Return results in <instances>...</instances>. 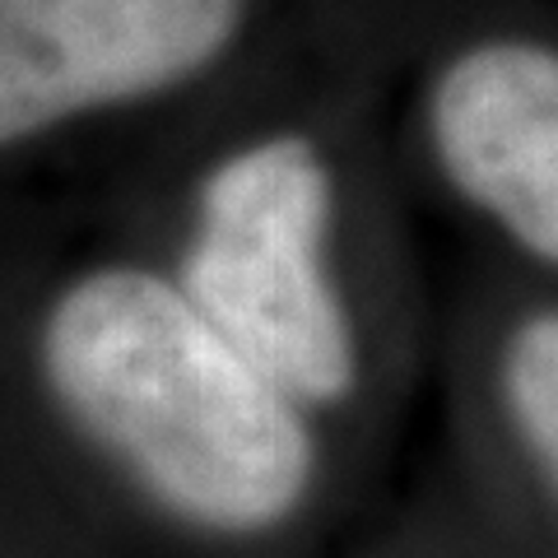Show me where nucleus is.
Listing matches in <instances>:
<instances>
[{
	"mask_svg": "<svg viewBox=\"0 0 558 558\" xmlns=\"http://www.w3.org/2000/svg\"><path fill=\"white\" fill-rule=\"evenodd\" d=\"M38 368L61 418L182 535L270 549L330 484V424L270 381L172 270L108 260L51 299Z\"/></svg>",
	"mask_w": 558,
	"mask_h": 558,
	"instance_id": "f257e3e1",
	"label": "nucleus"
},
{
	"mask_svg": "<svg viewBox=\"0 0 558 558\" xmlns=\"http://www.w3.org/2000/svg\"><path fill=\"white\" fill-rule=\"evenodd\" d=\"M168 270L330 428L373 391V336L349 270L344 163L326 131L270 121L223 145L186 196Z\"/></svg>",
	"mask_w": 558,
	"mask_h": 558,
	"instance_id": "f03ea898",
	"label": "nucleus"
},
{
	"mask_svg": "<svg viewBox=\"0 0 558 558\" xmlns=\"http://www.w3.org/2000/svg\"><path fill=\"white\" fill-rule=\"evenodd\" d=\"M260 0H0V154L229 65Z\"/></svg>",
	"mask_w": 558,
	"mask_h": 558,
	"instance_id": "7ed1b4c3",
	"label": "nucleus"
},
{
	"mask_svg": "<svg viewBox=\"0 0 558 558\" xmlns=\"http://www.w3.org/2000/svg\"><path fill=\"white\" fill-rule=\"evenodd\" d=\"M418 145L442 191L558 284V38L475 28L424 65Z\"/></svg>",
	"mask_w": 558,
	"mask_h": 558,
	"instance_id": "20e7f679",
	"label": "nucleus"
},
{
	"mask_svg": "<svg viewBox=\"0 0 558 558\" xmlns=\"http://www.w3.org/2000/svg\"><path fill=\"white\" fill-rule=\"evenodd\" d=\"M484 405L512 470L558 535V289L498 322L484 354Z\"/></svg>",
	"mask_w": 558,
	"mask_h": 558,
	"instance_id": "39448f33",
	"label": "nucleus"
}]
</instances>
